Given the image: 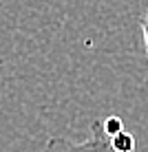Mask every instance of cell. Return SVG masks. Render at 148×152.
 Here are the masks:
<instances>
[{
    "label": "cell",
    "mask_w": 148,
    "mask_h": 152,
    "mask_svg": "<svg viewBox=\"0 0 148 152\" xmlns=\"http://www.w3.org/2000/svg\"><path fill=\"white\" fill-rule=\"evenodd\" d=\"M42 152H115L110 137L104 132L102 121L91 124V134L86 141H71L66 137H51Z\"/></svg>",
    "instance_id": "1"
},
{
    "label": "cell",
    "mask_w": 148,
    "mask_h": 152,
    "mask_svg": "<svg viewBox=\"0 0 148 152\" xmlns=\"http://www.w3.org/2000/svg\"><path fill=\"white\" fill-rule=\"evenodd\" d=\"M110 145H113L115 152H135V137L130 132H119L115 134V137H110Z\"/></svg>",
    "instance_id": "2"
},
{
    "label": "cell",
    "mask_w": 148,
    "mask_h": 152,
    "mask_svg": "<svg viewBox=\"0 0 148 152\" xmlns=\"http://www.w3.org/2000/svg\"><path fill=\"white\" fill-rule=\"evenodd\" d=\"M104 126V132L108 134V137H115V134H119V132H124V121L117 117V115H110V117H106L102 121Z\"/></svg>",
    "instance_id": "3"
},
{
    "label": "cell",
    "mask_w": 148,
    "mask_h": 152,
    "mask_svg": "<svg viewBox=\"0 0 148 152\" xmlns=\"http://www.w3.org/2000/svg\"><path fill=\"white\" fill-rule=\"evenodd\" d=\"M141 38H144V51H146V60H148V7L141 18Z\"/></svg>",
    "instance_id": "4"
}]
</instances>
